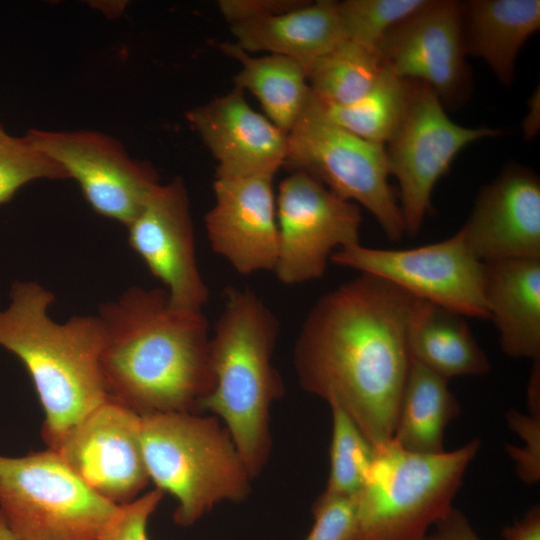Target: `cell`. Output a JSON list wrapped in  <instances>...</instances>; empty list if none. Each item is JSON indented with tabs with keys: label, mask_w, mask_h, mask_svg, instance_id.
I'll return each mask as SVG.
<instances>
[{
	"label": "cell",
	"mask_w": 540,
	"mask_h": 540,
	"mask_svg": "<svg viewBox=\"0 0 540 540\" xmlns=\"http://www.w3.org/2000/svg\"><path fill=\"white\" fill-rule=\"evenodd\" d=\"M413 299L361 273L312 306L295 341L301 387L341 407L373 448L393 437L410 366L406 326Z\"/></svg>",
	"instance_id": "cell-1"
},
{
	"label": "cell",
	"mask_w": 540,
	"mask_h": 540,
	"mask_svg": "<svg viewBox=\"0 0 540 540\" xmlns=\"http://www.w3.org/2000/svg\"><path fill=\"white\" fill-rule=\"evenodd\" d=\"M101 370L108 397L143 416L201 414L214 388L202 311L174 306L165 289L131 286L100 305Z\"/></svg>",
	"instance_id": "cell-2"
},
{
	"label": "cell",
	"mask_w": 540,
	"mask_h": 540,
	"mask_svg": "<svg viewBox=\"0 0 540 540\" xmlns=\"http://www.w3.org/2000/svg\"><path fill=\"white\" fill-rule=\"evenodd\" d=\"M54 293L34 281L11 285L0 309V347L28 371L43 407L42 437L53 450L108 395L101 370L104 330L98 315L58 323L49 315Z\"/></svg>",
	"instance_id": "cell-3"
},
{
	"label": "cell",
	"mask_w": 540,
	"mask_h": 540,
	"mask_svg": "<svg viewBox=\"0 0 540 540\" xmlns=\"http://www.w3.org/2000/svg\"><path fill=\"white\" fill-rule=\"evenodd\" d=\"M279 333L277 316L260 296L250 288L226 287L210 337L214 388L201 411L224 425L252 478L268 463L270 409L284 394L272 362Z\"/></svg>",
	"instance_id": "cell-4"
},
{
	"label": "cell",
	"mask_w": 540,
	"mask_h": 540,
	"mask_svg": "<svg viewBox=\"0 0 540 540\" xmlns=\"http://www.w3.org/2000/svg\"><path fill=\"white\" fill-rule=\"evenodd\" d=\"M141 443L149 479L177 501L174 521L191 526L224 501H244L251 480L220 420L196 413L141 416Z\"/></svg>",
	"instance_id": "cell-5"
},
{
	"label": "cell",
	"mask_w": 540,
	"mask_h": 540,
	"mask_svg": "<svg viewBox=\"0 0 540 540\" xmlns=\"http://www.w3.org/2000/svg\"><path fill=\"white\" fill-rule=\"evenodd\" d=\"M479 449L478 438L439 453L408 451L393 439L373 448L366 479L354 497V540H423L454 509Z\"/></svg>",
	"instance_id": "cell-6"
},
{
	"label": "cell",
	"mask_w": 540,
	"mask_h": 540,
	"mask_svg": "<svg viewBox=\"0 0 540 540\" xmlns=\"http://www.w3.org/2000/svg\"><path fill=\"white\" fill-rule=\"evenodd\" d=\"M118 509L51 449L0 455V511L20 540H98Z\"/></svg>",
	"instance_id": "cell-7"
},
{
	"label": "cell",
	"mask_w": 540,
	"mask_h": 540,
	"mask_svg": "<svg viewBox=\"0 0 540 540\" xmlns=\"http://www.w3.org/2000/svg\"><path fill=\"white\" fill-rule=\"evenodd\" d=\"M283 166L312 176L339 197L364 207L389 240L398 241L405 234L399 202L389 184L385 146L329 122L310 102L288 133Z\"/></svg>",
	"instance_id": "cell-8"
},
{
	"label": "cell",
	"mask_w": 540,
	"mask_h": 540,
	"mask_svg": "<svg viewBox=\"0 0 540 540\" xmlns=\"http://www.w3.org/2000/svg\"><path fill=\"white\" fill-rule=\"evenodd\" d=\"M499 129L453 122L426 84L410 80L409 99L397 129L384 145L390 174L399 186L405 234L415 236L431 210V196L456 156L469 144L496 137Z\"/></svg>",
	"instance_id": "cell-9"
},
{
	"label": "cell",
	"mask_w": 540,
	"mask_h": 540,
	"mask_svg": "<svg viewBox=\"0 0 540 540\" xmlns=\"http://www.w3.org/2000/svg\"><path fill=\"white\" fill-rule=\"evenodd\" d=\"M330 261L377 276L416 299L464 317L488 319L483 284L484 263L457 233L442 241L411 249H380L350 245L335 251Z\"/></svg>",
	"instance_id": "cell-10"
},
{
	"label": "cell",
	"mask_w": 540,
	"mask_h": 540,
	"mask_svg": "<svg viewBox=\"0 0 540 540\" xmlns=\"http://www.w3.org/2000/svg\"><path fill=\"white\" fill-rule=\"evenodd\" d=\"M276 217L279 248L274 272L285 285L321 278L335 251L359 243L360 206L301 171L281 181Z\"/></svg>",
	"instance_id": "cell-11"
},
{
	"label": "cell",
	"mask_w": 540,
	"mask_h": 540,
	"mask_svg": "<svg viewBox=\"0 0 540 540\" xmlns=\"http://www.w3.org/2000/svg\"><path fill=\"white\" fill-rule=\"evenodd\" d=\"M25 134L78 182L95 212L126 227L160 184L150 164L131 158L119 141L104 133L30 129Z\"/></svg>",
	"instance_id": "cell-12"
},
{
	"label": "cell",
	"mask_w": 540,
	"mask_h": 540,
	"mask_svg": "<svg viewBox=\"0 0 540 540\" xmlns=\"http://www.w3.org/2000/svg\"><path fill=\"white\" fill-rule=\"evenodd\" d=\"M378 51L397 76L428 85L443 106L456 108L470 96L472 77L462 33V2L428 0L392 28Z\"/></svg>",
	"instance_id": "cell-13"
},
{
	"label": "cell",
	"mask_w": 540,
	"mask_h": 540,
	"mask_svg": "<svg viewBox=\"0 0 540 540\" xmlns=\"http://www.w3.org/2000/svg\"><path fill=\"white\" fill-rule=\"evenodd\" d=\"M53 451L95 493L117 505L134 500L150 480L141 416L109 397L72 427Z\"/></svg>",
	"instance_id": "cell-14"
},
{
	"label": "cell",
	"mask_w": 540,
	"mask_h": 540,
	"mask_svg": "<svg viewBox=\"0 0 540 540\" xmlns=\"http://www.w3.org/2000/svg\"><path fill=\"white\" fill-rule=\"evenodd\" d=\"M130 247L164 285L170 302L202 311L209 289L200 273L187 187L179 176L158 184L127 226Z\"/></svg>",
	"instance_id": "cell-15"
},
{
	"label": "cell",
	"mask_w": 540,
	"mask_h": 540,
	"mask_svg": "<svg viewBox=\"0 0 540 540\" xmlns=\"http://www.w3.org/2000/svg\"><path fill=\"white\" fill-rule=\"evenodd\" d=\"M273 176H215V203L204 218L212 251L235 271H274L279 248Z\"/></svg>",
	"instance_id": "cell-16"
},
{
	"label": "cell",
	"mask_w": 540,
	"mask_h": 540,
	"mask_svg": "<svg viewBox=\"0 0 540 540\" xmlns=\"http://www.w3.org/2000/svg\"><path fill=\"white\" fill-rule=\"evenodd\" d=\"M470 251L483 263L540 259V181L512 163L481 189L460 229Z\"/></svg>",
	"instance_id": "cell-17"
},
{
	"label": "cell",
	"mask_w": 540,
	"mask_h": 540,
	"mask_svg": "<svg viewBox=\"0 0 540 540\" xmlns=\"http://www.w3.org/2000/svg\"><path fill=\"white\" fill-rule=\"evenodd\" d=\"M186 119L216 159L215 176H274L284 165L288 134L254 111L240 88L188 110Z\"/></svg>",
	"instance_id": "cell-18"
},
{
	"label": "cell",
	"mask_w": 540,
	"mask_h": 540,
	"mask_svg": "<svg viewBox=\"0 0 540 540\" xmlns=\"http://www.w3.org/2000/svg\"><path fill=\"white\" fill-rule=\"evenodd\" d=\"M483 293L502 351L540 359V259L484 263Z\"/></svg>",
	"instance_id": "cell-19"
},
{
	"label": "cell",
	"mask_w": 540,
	"mask_h": 540,
	"mask_svg": "<svg viewBox=\"0 0 540 540\" xmlns=\"http://www.w3.org/2000/svg\"><path fill=\"white\" fill-rule=\"evenodd\" d=\"M230 30L244 51L285 56L305 70L345 39L334 0L308 1L287 13L231 25Z\"/></svg>",
	"instance_id": "cell-20"
},
{
	"label": "cell",
	"mask_w": 540,
	"mask_h": 540,
	"mask_svg": "<svg viewBox=\"0 0 540 540\" xmlns=\"http://www.w3.org/2000/svg\"><path fill=\"white\" fill-rule=\"evenodd\" d=\"M539 28V0L462 2L466 54L485 61L505 86L514 81L516 61L522 46Z\"/></svg>",
	"instance_id": "cell-21"
},
{
	"label": "cell",
	"mask_w": 540,
	"mask_h": 540,
	"mask_svg": "<svg viewBox=\"0 0 540 540\" xmlns=\"http://www.w3.org/2000/svg\"><path fill=\"white\" fill-rule=\"evenodd\" d=\"M406 342L411 359L448 380L455 376L482 375L490 370L489 359L464 316L431 302L413 299Z\"/></svg>",
	"instance_id": "cell-22"
},
{
	"label": "cell",
	"mask_w": 540,
	"mask_h": 540,
	"mask_svg": "<svg viewBox=\"0 0 540 540\" xmlns=\"http://www.w3.org/2000/svg\"><path fill=\"white\" fill-rule=\"evenodd\" d=\"M448 379L410 358L392 439L418 453L444 451V432L460 412Z\"/></svg>",
	"instance_id": "cell-23"
},
{
	"label": "cell",
	"mask_w": 540,
	"mask_h": 540,
	"mask_svg": "<svg viewBox=\"0 0 540 540\" xmlns=\"http://www.w3.org/2000/svg\"><path fill=\"white\" fill-rule=\"evenodd\" d=\"M220 48L241 64L234 76L235 87L250 91L268 119L288 134L310 102L305 68L281 55L253 57L235 42L221 43Z\"/></svg>",
	"instance_id": "cell-24"
},
{
	"label": "cell",
	"mask_w": 540,
	"mask_h": 540,
	"mask_svg": "<svg viewBox=\"0 0 540 540\" xmlns=\"http://www.w3.org/2000/svg\"><path fill=\"white\" fill-rule=\"evenodd\" d=\"M410 80L383 66L369 91L348 105H326L314 100L310 105L323 118L369 142L385 145L405 113Z\"/></svg>",
	"instance_id": "cell-25"
},
{
	"label": "cell",
	"mask_w": 540,
	"mask_h": 540,
	"mask_svg": "<svg viewBox=\"0 0 540 540\" xmlns=\"http://www.w3.org/2000/svg\"><path fill=\"white\" fill-rule=\"evenodd\" d=\"M383 65L378 50L343 39L306 68L314 100L348 105L363 97L379 77Z\"/></svg>",
	"instance_id": "cell-26"
},
{
	"label": "cell",
	"mask_w": 540,
	"mask_h": 540,
	"mask_svg": "<svg viewBox=\"0 0 540 540\" xmlns=\"http://www.w3.org/2000/svg\"><path fill=\"white\" fill-rule=\"evenodd\" d=\"M332 437L330 469L324 496L354 498L361 490L373 460V447L351 417L330 403Z\"/></svg>",
	"instance_id": "cell-27"
},
{
	"label": "cell",
	"mask_w": 540,
	"mask_h": 540,
	"mask_svg": "<svg viewBox=\"0 0 540 540\" xmlns=\"http://www.w3.org/2000/svg\"><path fill=\"white\" fill-rule=\"evenodd\" d=\"M428 0H345L338 2L345 39L378 50L385 35Z\"/></svg>",
	"instance_id": "cell-28"
},
{
	"label": "cell",
	"mask_w": 540,
	"mask_h": 540,
	"mask_svg": "<svg viewBox=\"0 0 540 540\" xmlns=\"http://www.w3.org/2000/svg\"><path fill=\"white\" fill-rule=\"evenodd\" d=\"M65 180L68 175L54 160L38 150L24 134L0 137V204L34 180Z\"/></svg>",
	"instance_id": "cell-29"
},
{
	"label": "cell",
	"mask_w": 540,
	"mask_h": 540,
	"mask_svg": "<svg viewBox=\"0 0 540 540\" xmlns=\"http://www.w3.org/2000/svg\"><path fill=\"white\" fill-rule=\"evenodd\" d=\"M540 398H528L530 415L511 410L509 426L523 439V448L508 446L507 451L516 463L521 480L535 484L540 479Z\"/></svg>",
	"instance_id": "cell-30"
},
{
	"label": "cell",
	"mask_w": 540,
	"mask_h": 540,
	"mask_svg": "<svg viewBox=\"0 0 540 540\" xmlns=\"http://www.w3.org/2000/svg\"><path fill=\"white\" fill-rule=\"evenodd\" d=\"M314 524L304 540H354L356 505L351 497L320 494L312 506Z\"/></svg>",
	"instance_id": "cell-31"
},
{
	"label": "cell",
	"mask_w": 540,
	"mask_h": 540,
	"mask_svg": "<svg viewBox=\"0 0 540 540\" xmlns=\"http://www.w3.org/2000/svg\"><path fill=\"white\" fill-rule=\"evenodd\" d=\"M164 493L155 488L119 505L118 512L98 540H148L147 523Z\"/></svg>",
	"instance_id": "cell-32"
},
{
	"label": "cell",
	"mask_w": 540,
	"mask_h": 540,
	"mask_svg": "<svg viewBox=\"0 0 540 540\" xmlns=\"http://www.w3.org/2000/svg\"><path fill=\"white\" fill-rule=\"evenodd\" d=\"M306 3L305 0H220L217 6L231 26L287 13Z\"/></svg>",
	"instance_id": "cell-33"
},
{
	"label": "cell",
	"mask_w": 540,
	"mask_h": 540,
	"mask_svg": "<svg viewBox=\"0 0 540 540\" xmlns=\"http://www.w3.org/2000/svg\"><path fill=\"white\" fill-rule=\"evenodd\" d=\"M423 540H481L462 512L453 509Z\"/></svg>",
	"instance_id": "cell-34"
},
{
	"label": "cell",
	"mask_w": 540,
	"mask_h": 540,
	"mask_svg": "<svg viewBox=\"0 0 540 540\" xmlns=\"http://www.w3.org/2000/svg\"><path fill=\"white\" fill-rule=\"evenodd\" d=\"M505 540H540V509L532 507L525 516L511 526L503 528Z\"/></svg>",
	"instance_id": "cell-35"
},
{
	"label": "cell",
	"mask_w": 540,
	"mask_h": 540,
	"mask_svg": "<svg viewBox=\"0 0 540 540\" xmlns=\"http://www.w3.org/2000/svg\"><path fill=\"white\" fill-rule=\"evenodd\" d=\"M0 540H20L9 527L1 511H0Z\"/></svg>",
	"instance_id": "cell-36"
},
{
	"label": "cell",
	"mask_w": 540,
	"mask_h": 540,
	"mask_svg": "<svg viewBox=\"0 0 540 540\" xmlns=\"http://www.w3.org/2000/svg\"><path fill=\"white\" fill-rule=\"evenodd\" d=\"M6 131L4 130L3 126L0 124V137L6 135Z\"/></svg>",
	"instance_id": "cell-37"
}]
</instances>
